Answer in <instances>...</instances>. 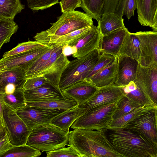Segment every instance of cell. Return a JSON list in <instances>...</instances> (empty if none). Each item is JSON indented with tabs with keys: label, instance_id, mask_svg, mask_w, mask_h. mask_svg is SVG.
<instances>
[{
	"label": "cell",
	"instance_id": "6da1fadb",
	"mask_svg": "<svg viewBox=\"0 0 157 157\" xmlns=\"http://www.w3.org/2000/svg\"><path fill=\"white\" fill-rule=\"evenodd\" d=\"M107 131L81 128L69 132L68 144L81 157H122L107 137Z\"/></svg>",
	"mask_w": 157,
	"mask_h": 157
},
{
	"label": "cell",
	"instance_id": "7a4b0ae2",
	"mask_svg": "<svg viewBox=\"0 0 157 157\" xmlns=\"http://www.w3.org/2000/svg\"><path fill=\"white\" fill-rule=\"evenodd\" d=\"M108 130V140L122 157H157V143L142 134L123 127Z\"/></svg>",
	"mask_w": 157,
	"mask_h": 157
},
{
	"label": "cell",
	"instance_id": "3957f363",
	"mask_svg": "<svg viewBox=\"0 0 157 157\" xmlns=\"http://www.w3.org/2000/svg\"><path fill=\"white\" fill-rule=\"evenodd\" d=\"M92 18L86 13L76 10L63 13L48 29L37 33L35 41L47 45L49 40L93 25ZM48 46V45H47Z\"/></svg>",
	"mask_w": 157,
	"mask_h": 157
},
{
	"label": "cell",
	"instance_id": "277c9868",
	"mask_svg": "<svg viewBox=\"0 0 157 157\" xmlns=\"http://www.w3.org/2000/svg\"><path fill=\"white\" fill-rule=\"evenodd\" d=\"M69 137V132L50 124L33 129L26 144L41 151L47 152L67 145Z\"/></svg>",
	"mask_w": 157,
	"mask_h": 157
},
{
	"label": "cell",
	"instance_id": "5b68a950",
	"mask_svg": "<svg viewBox=\"0 0 157 157\" xmlns=\"http://www.w3.org/2000/svg\"><path fill=\"white\" fill-rule=\"evenodd\" d=\"M100 54L99 50L97 49L80 58L70 61L60 78V90L84 80L97 62Z\"/></svg>",
	"mask_w": 157,
	"mask_h": 157
},
{
	"label": "cell",
	"instance_id": "8992f818",
	"mask_svg": "<svg viewBox=\"0 0 157 157\" xmlns=\"http://www.w3.org/2000/svg\"><path fill=\"white\" fill-rule=\"evenodd\" d=\"M121 100L86 111L75 121L71 128L107 131Z\"/></svg>",
	"mask_w": 157,
	"mask_h": 157
},
{
	"label": "cell",
	"instance_id": "52a82bcc",
	"mask_svg": "<svg viewBox=\"0 0 157 157\" xmlns=\"http://www.w3.org/2000/svg\"><path fill=\"white\" fill-rule=\"evenodd\" d=\"M157 106L145 109L122 127L144 136L157 143Z\"/></svg>",
	"mask_w": 157,
	"mask_h": 157
},
{
	"label": "cell",
	"instance_id": "ba28073f",
	"mask_svg": "<svg viewBox=\"0 0 157 157\" xmlns=\"http://www.w3.org/2000/svg\"><path fill=\"white\" fill-rule=\"evenodd\" d=\"M2 105L5 126L11 143L15 146L26 144L32 131L29 129L15 110L8 106L2 101Z\"/></svg>",
	"mask_w": 157,
	"mask_h": 157
},
{
	"label": "cell",
	"instance_id": "9c48e42d",
	"mask_svg": "<svg viewBox=\"0 0 157 157\" xmlns=\"http://www.w3.org/2000/svg\"><path fill=\"white\" fill-rule=\"evenodd\" d=\"M65 110L63 109H51L25 106L16 110L15 111L29 129L32 131L40 126L50 124L53 118Z\"/></svg>",
	"mask_w": 157,
	"mask_h": 157
},
{
	"label": "cell",
	"instance_id": "30bf717a",
	"mask_svg": "<svg viewBox=\"0 0 157 157\" xmlns=\"http://www.w3.org/2000/svg\"><path fill=\"white\" fill-rule=\"evenodd\" d=\"M63 45H54V49L49 59L38 76H44L49 83L59 90L61 75L70 62L67 56L63 53Z\"/></svg>",
	"mask_w": 157,
	"mask_h": 157
},
{
	"label": "cell",
	"instance_id": "8fae6325",
	"mask_svg": "<svg viewBox=\"0 0 157 157\" xmlns=\"http://www.w3.org/2000/svg\"><path fill=\"white\" fill-rule=\"evenodd\" d=\"M125 95L123 87L114 84L98 87L89 98L78 106L84 113L90 110L119 101Z\"/></svg>",
	"mask_w": 157,
	"mask_h": 157
},
{
	"label": "cell",
	"instance_id": "7c38bea8",
	"mask_svg": "<svg viewBox=\"0 0 157 157\" xmlns=\"http://www.w3.org/2000/svg\"><path fill=\"white\" fill-rule=\"evenodd\" d=\"M133 81L150 101L157 105V64L147 67L139 64Z\"/></svg>",
	"mask_w": 157,
	"mask_h": 157
},
{
	"label": "cell",
	"instance_id": "4fadbf2b",
	"mask_svg": "<svg viewBox=\"0 0 157 157\" xmlns=\"http://www.w3.org/2000/svg\"><path fill=\"white\" fill-rule=\"evenodd\" d=\"M140 49L138 62L142 67L157 64V31L136 32Z\"/></svg>",
	"mask_w": 157,
	"mask_h": 157
},
{
	"label": "cell",
	"instance_id": "5bb4252c",
	"mask_svg": "<svg viewBox=\"0 0 157 157\" xmlns=\"http://www.w3.org/2000/svg\"><path fill=\"white\" fill-rule=\"evenodd\" d=\"M116 76L115 84L122 87L133 81L139 64L138 61L125 55L117 56Z\"/></svg>",
	"mask_w": 157,
	"mask_h": 157
},
{
	"label": "cell",
	"instance_id": "9a60e30c",
	"mask_svg": "<svg viewBox=\"0 0 157 157\" xmlns=\"http://www.w3.org/2000/svg\"><path fill=\"white\" fill-rule=\"evenodd\" d=\"M50 46L38 48L0 59V70L21 67L25 70L33 62L48 51Z\"/></svg>",
	"mask_w": 157,
	"mask_h": 157
},
{
	"label": "cell",
	"instance_id": "2e32d148",
	"mask_svg": "<svg viewBox=\"0 0 157 157\" xmlns=\"http://www.w3.org/2000/svg\"><path fill=\"white\" fill-rule=\"evenodd\" d=\"M101 35L97 26L93 25L82 37L75 43L68 45L74 46L76 52L72 55L73 57L80 58L97 49L99 50Z\"/></svg>",
	"mask_w": 157,
	"mask_h": 157
},
{
	"label": "cell",
	"instance_id": "e0dca14e",
	"mask_svg": "<svg viewBox=\"0 0 157 157\" xmlns=\"http://www.w3.org/2000/svg\"><path fill=\"white\" fill-rule=\"evenodd\" d=\"M98 88L88 81L82 80L61 91L65 98L73 100L80 105L89 98Z\"/></svg>",
	"mask_w": 157,
	"mask_h": 157
},
{
	"label": "cell",
	"instance_id": "ac0fdd59",
	"mask_svg": "<svg viewBox=\"0 0 157 157\" xmlns=\"http://www.w3.org/2000/svg\"><path fill=\"white\" fill-rule=\"evenodd\" d=\"M136 0L139 23L157 31V0Z\"/></svg>",
	"mask_w": 157,
	"mask_h": 157
},
{
	"label": "cell",
	"instance_id": "d6986e66",
	"mask_svg": "<svg viewBox=\"0 0 157 157\" xmlns=\"http://www.w3.org/2000/svg\"><path fill=\"white\" fill-rule=\"evenodd\" d=\"M128 31V29L126 27L121 28L101 36L99 49L100 54H107L115 57L119 55L123 39Z\"/></svg>",
	"mask_w": 157,
	"mask_h": 157
},
{
	"label": "cell",
	"instance_id": "ffe728a7",
	"mask_svg": "<svg viewBox=\"0 0 157 157\" xmlns=\"http://www.w3.org/2000/svg\"><path fill=\"white\" fill-rule=\"evenodd\" d=\"M24 94L26 101H38L66 98L60 90L49 83L34 89L24 90Z\"/></svg>",
	"mask_w": 157,
	"mask_h": 157
},
{
	"label": "cell",
	"instance_id": "44dd1931",
	"mask_svg": "<svg viewBox=\"0 0 157 157\" xmlns=\"http://www.w3.org/2000/svg\"><path fill=\"white\" fill-rule=\"evenodd\" d=\"M117 57L104 68L89 78L88 81L98 87L115 84L117 66ZM86 81V80H85Z\"/></svg>",
	"mask_w": 157,
	"mask_h": 157
},
{
	"label": "cell",
	"instance_id": "7402d4cb",
	"mask_svg": "<svg viewBox=\"0 0 157 157\" xmlns=\"http://www.w3.org/2000/svg\"><path fill=\"white\" fill-rule=\"evenodd\" d=\"M27 78L25 70L21 67L2 71L0 75V93H4L5 86L9 84H14L23 89Z\"/></svg>",
	"mask_w": 157,
	"mask_h": 157
},
{
	"label": "cell",
	"instance_id": "603a6c76",
	"mask_svg": "<svg viewBox=\"0 0 157 157\" xmlns=\"http://www.w3.org/2000/svg\"><path fill=\"white\" fill-rule=\"evenodd\" d=\"M84 113L83 109L78 105L75 108L65 110L60 113L51 121L50 124L67 132L75 121Z\"/></svg>",
	"mask_w": 157,
	"mask_h": 157
},
{
	"label": "cell",
	"instance_id": "cb8c5ba5",
	"mask_svg": "<svg viewBox=\"0 0 157 157\" xmlns=\"http://www.w3.org/2000/svg\"><path fill=\"white\" fill-rule=\"evenodd\" d=\"M119 55L126 56L138 61L140 55V43L135 33L128 32L122 42Z\"/></svg>",
	"mask_w": 157,
	"mask_h": 157
},
{
	"label": "cell",
	"instance_id": "d4e9b609",
	"mask_svg": "<svg viewBox=\"0 0 157 157\" xmlns=\"http://www.w3.org/2000/svg\"><path fill=\"white\" fill-rule=\"evenodd\" d=\"M98 22L97 27L101 36L106 35L121 28H125L124 19L115 13L102 16Z\"/></svg>",
	"mask_w": 157,
	"mask_h": 157
},
{
	"label": "cell",
	"instance_id": "484cf974",
	"mask_svg": "<svg viewBox=\"0 0 157 157\" xmlns=\"http://www.w3.org/2000/svg\"><path fill=\"white\" fill-rule=\"evenodd\" d=\"M26 106L38 107L44 108L63 109L68 110L73 109L78 105L75 101L69 99L51 100L38 101H26Z\"/></svg>",
	"mask_w": 157,
	"mask_h": 157
},
{
	"label": "cell",
	"instance_id": "4316f807",
	"mask_svg": "<svg viewBox=\"0 0 157 157\" xmlns=\"http://www.w3.org/2000/svg\"><path fill=\"white\" fill-rule=\"evenodd\" d=\"M20 0H0V20H14L15 16L24 9Z\"/></svg>",
	"mask_w": 157,
	"mask_h": 157
},
{
	"label": "cell",
	"instance_id": "83f0119b",
	"mask_svg": "<svg viewBox=\"0 0 157 157\" xmlns=\"http://www.w3.org/2000/svg\"><path fill=\"white\" fill-rule=\"evenodd\" d=\"M54 45L44 53L31 63L25 69L27 78L38 76L43 69L53 51Z\"/></svg>",
	"mask_w": 157,
	"mask_h": 157
},
{
	"label": "cell",
	"instance_id": "f1b7e54d",
	"mask_svg": "<svg viewBox=\"0 0 157 157\" xmlns=\"http://www.w3.org/2000/svg\"><path fill=\"white\" fill-rule=\"evenodd\" d=\"M91 27H86L77 30L63 36L49 40L47 45H64L75 43L83 36Z\"/></svg>",
	"mask_w": 157,
	"mask_h": 157
},
{
	"label": "cell",
	"instance_id": "f546056e",
	"mask_svg": "<svg viewBox=\"0 0 157 157\" xmlns=\"http://www.w3.org/2000/svg\"><path fill=\"white\" fill-rule=\"evenodd\" d=\"M23 89L16 90L10 94L0 93L4 103L13 109L16 110L26 106V100Z\"/></svg>",
	"mask_w": 157,
	"mask_h": 157
},
{
	"label": "cell",
	"instance_id": "4dcf8cb0",
	"mask_svg": "<svg viewBox=\"0 0 157 157\" xmlns=\"http://www.w3.org/2000/svg\"><path fill=\"white\" fill-rule=\"evenodd\" d=\"M18 29V25L11 19L0 20V50L3 45L10 41Z\"/></svg>",
	"mask_w": 157,
	"mask_h": 157
},
{
	"label": "cell",
	"instance_id": "1f68e13d",
	"mask_svg": "<svg viewBox=\"0 0 157 157\" xmlns=\"http://www.w3.org/2000/svg\"><path fill=\"white\" fill-rule=\"evenodd\" d=\"M105 0H82L81 7L92 19L97 21L102 16Z\"/></svg>",
	"mask_w": 157,
	"mask_h": 157
},
{
	"label": "cell",
	"instance_id": "d6a6232c",
	"mask_svg": "<svg viewBox=\"0 0 157 157\" xmlns=\"http://www.w3.org/2000/svg\"><path fill=\"white\" fill-rule=\"evenodd\" d=\"M41 154L40 151L26 144L15 146L2 157H37Z\"/></svg>",
	"mask_w": 157,
	"mask_h": 157
},
{
	"label": "cell",
	"instance_id": "836d02e7",
	"mask_svg": "<svg viewBox=\"0 0 157 157\" xmlns=\"http://www.w3.org/2000/svg\"><path fill=\"white\" fill-rule=\"evenodd\" d=\"M49 46L36 41L29 40L18 44L16 47L10 51L6 52L3 55V58L27 52L38 48Z\"/></svg>",
	"mask_w": 157,
	"mask_h": 157
},
{
	"label": "cell",
	"instance_id": "e575fe53",
	"mask_svg": "<svg viewBox=\"0 0 157 157\" xmlns=\"http://www.w3.org/2000/svg\"><path fill=\"white\" fill-rule=\"evenodd\" d=\"M155 106H143L138 107L118 118L113 120L109 124L108 130L115 128L122 127L133 119L143 110Z\"/></svg>",
	"mask_w": 157,
	"mask_h": 157
},
{
	"label": "cell",
	"instance_id": "d590c367",
	"mask_svg": "<svg viewBox=\"0 0 157 157\" xmlns=\"http://www.w3.org/2000/svg\"><path fill=\"white\" fill-rule=\"evenodd\" d=\"M136 8V0H119L115 13L122 18L125 15L129 20L134 16V11Z\"/></svg>",
	"mask_w": 157,
	"mask_h": 157
},
{
	"label": "cell",
	"instance_id": "8d00e7d4",
	"mask_svg": "<svg viewBox=\"0 0 157 157\" xmlns=\"http://www.w3.org/2000/svg\"><path fill=\"white\" fill-rule=\"evenodd\" d=\"M140 106L134 103L125 95L120 101L113 116V120L118 118Z\"/></svg>",
	"mask_w": 157,
	"mask_h": 157
},
{
	"label": "cell",
	"instance_id": "74e56055",
	"mask_svg": "<svg viewBox=\"0 0 157 157\" xmlns=\"http://www.w3.org/2000/svg\"><path fill=\"white\" fill-rule=\"evenodd\" d=\"M125 95L139 106H157V105L150 101L145 95L137 87L136 89L125 94Z\"/></svg>",
	"mask_w": 157,
	"mask_h": 157
},
{
	"label": "cell",
	"instance_id": "f35d334b",
	"mask_svg": "<svg viewBox=\"0 0 157 157\" xmlns=\"http://www.w3.org/2000/svg\"><path fill=\"white\" fill-rule=\"evenodd\" d=\"M116 57L109 54H100L97 62L83 80H88L94 74L114 60Z\"/></svg>",
	"mask_w": 157,
	"mask_h": 157
},
{
	"label": "cell",
	"instance_id": "ab89813d",
	"mask_svg": "<svg viewBox=\"0 0 157 157\" xmlns=\"http://www.w3.org/2000/svg\"><path fill=\"white\" fill-rule=\"evenodd\" d=\"M59 0H26L27 5L34 13L51 7L59 3Z\"/></svg>",
	"mask_w": 157,
	"mask_h": 157
},
{
	"label": "cell",
	"instance_id": "60d3db41",
	"mask_svg": "<svg viewBox=\"0 0 157 157\" xmlns=\"http://www.w3.org/2000/svg\"><path fill=\"white\" fill-rule=\"evenodd\" d=\"M63 147L46 152L47 157H81L79 154L71 146Z\"/></svg>",
	"mask_w": 157,
	"mask_h": 157
},
{
	"label": "cell",
	"instance_id": "b9f144b4",
	"mask_svg": "<svg viewBox=\"0 0 157 157\" xmlns=\"http://www.w3.org/2000/svg\"><path fill=\"white\" fill-rule=\"evenodd\" d=\"M49 83L44 76L27 78L24 85V90H27L38 87Z\"/></svg>",
	"mask_w": 157,
	"mask_h": 157
},
{
	"label": "cell",
	"instance_id": "7bdbcfd3",
	"mask_svg": "<svg viewBox=\"0 0 157 157\" xmlns=\"http://www.w3.org/2000/svg\"><path fill=\"white\" fill-rule=\"evenodd\" d=\"M82 0H61L59 2L61 11L63 13L75 10L81 7Z\"/></svg>",
	"mask_w": 157,
	"mask_h": 157
},
{
	"label": "cell",
	"instance_id": "ee69618b",
	"mask_svg": "<svg viewBox=\"0 0 157 157\" xmlns=\"http://www.w3.org/2000/svg\"><path fill=\"white\" fill-rule=\"evenodd\" d=\"M10 140L6 130L4 134L0 137V157L14 147Z\"/></svg>",
	"mask_w": 157,
	"mask_h": 157
},
{
	"label": "cell",
	"instance_id": "f6af8a7d",
	"mask_svg": "<svg viewBox=\"0 0 157 157\" xmlns=\"http://www.w3.org/2000/svg\"><path fill=\"white\" fill-rule=\"evenodd\" d=\"M119 0H105L102 16L115 13Z\"/></svg>",
	"mask_w": 157,
	"mask_h": 157
},
{
	"label": "cell",
	"instance_id": "bcb514c9",
	"mask_svg": "<svg viewBox=\"0 0 157 157\" xmlns=\"http://www.w3.org/2000/svg\"><path fill=\"white\" fill-rule=\"evenodd\" d=\"M62 51L63 54L67 56L74 54L76 52L77 50L74 46L65 44L62 46Z\"/></svg>",
	"mask_w": 157,
	"mask_h": 157
},
{
	"label": "cell",
	"instance_id": "7dc6e473",
	"mask_svg": "<svg viewBox=\"0 0 157 157\" xmlns=\"http://www.w3.org/2000/svg\"><path fill=\"white\" fill-rule=\"evenodd\" d=\"M20 89H21L14 84H9L5 86L4 89V93L10 94L13 93L17 90Z\"/></svg>",
	"mask_w": 157,
	"mask_h": 157
},
{
	"label": "cell",
	"instance_id": "c3c4849f",
	"mask_svg": "<svg viewBox=\"0 0 157 157\" xmlns=\"http://www.w3.org/2000/svg\"><path fill=\"white\" fill-rule=\"evenodd\" d=\"M137 86L134 81H131L127 85L123 87L125 94L136 89Z\"/></svg>",
	"mask_w": 157,
	"mask_h": 157
},
{
	"label": "cell",
	"instance_id": "681fc988",
	"mask_svg": "<svg viewBox=\"0 0 157 157\" xmlns=\"http://www.w3.org/2000/svg\"><path fill=\"white\" fill-rule=\"evenodd\" d=\"M6 130L4 122L0 116V137L4 134Z\"/></svg>",
	"mask_w": 157,
	"mask_h": 157
},
{
	"label": "cell",
	"instance_id": "f907efd6",
	"mask_svg": "<svg viewBox=\"0 0 157 157\" xmlns=\"http://www.w3.org/2000/svg\"><path fill=\"white\" fill-rule=\"evenodd\" d=\"M0 116H1L2 119L4 121L3 117V108H2V100L1 99L0 94Z\"/></svg>",
	"mask_w": 157,
	"mask_h": 157
},
{
	"label": "cell",
	"instance_id": "816d5d0a",
	"mask_svg": "<svg viewBox=\"0 0 157 157\" xmlns=\"http://www.w3.org/2000/svg\"><path fill=\"white\" fill-rule=\"evenodd\" d=\"M2 72V71L0 70V75H1V74Z\"/></svg>",
	"mask_w": 157,
	"mask_h": 157
}]
</instances>
